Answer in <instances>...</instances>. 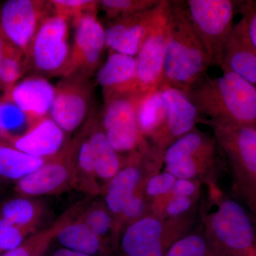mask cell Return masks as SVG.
Here are the masks:
<instances>
[{
  "label": "cell",
  "mask_w": 256,
  "mask_h": 256,
  "mask_svg": "<svg viewBox=\"0 0 256 256\" xmlns=\"http://www.w3.org/2000/svg\"><path fill=\"white\" fill-rule=\"evenodd\" d=\"M168 42L160 89L172 88L188 94L212 67L188 16L184 2L170 1Z\"/></svg>",
  "instance_id": "obj_1"
},
{
  "label": "cell",
  "mask_w": 256,
  "mask_h": 256,
  "mask_svg": "<svg viewBox=\"0 0 256 256\" xmlns=\"http://www.w3.org/2000/svg\"><path fill=\"white\" fill-rule=\"evenodd\" d=\"M202 117L235 126L256 128V87L240 76L206 75L186 94Z\"/></svg>",
  "instance_id": "obj_2"
},
{
  "label": "cell",
  "mask_w": 256,
  "mask_h": 256,
  "mask_svg": "<svg viewBox=\"0 0 256 256\" xmlns=\"http://www.w3.org/2000/svg\"><path fill=\"white\" fill-rule=\"evenodd\" d=\"M185 6L212 66L220 68L224 47L234 28L233 0H186Z\"/></svg>",
  "instance_id": "obj_3"
},
{
  "label": "cell",
  "mask_w": 256,
  "mask_h": 256,
  "mask_svg": "<svg viewBox=\"0 0 256 256\" xmlns=\"http://www.w3.org/2000/svg\"><path fill=\"white\" fill-rule=\"evenodd\" d=\"M207 235L234 256H252L256 234L250 216L238 202L226 198L206 222Z\"/></svg>",
  "instance_id": "obj_4"
},
{
  "label": "cell",
  "mask_w": 256,
  "mask_h": 256,
  "mask_svg": "<svg viewBox=\"0 0 256 256\" xmlns=\"http://www.w3.org/2000/svg\"><path fill=\"white\" fill-rule=\"evenodd\" d=\"M50 1L8 0L0 9V34L28 62L32 42L45 18L53 14Z\"/></svg>",
  "instance_id": "obj_5"
},
{
  "label": "cell",
  "mask_w": 256,
  "mask_h": 256,
  "mask_svg": "<svg viewBox=\"0 0 256 256\" xmlns=\"http://www.w3.org/2000/svg\"><path fill=\"white\" fill-rule=\"evenodd\" d=\"M142 96L128 94L105 101L101 127L117 152H136L146 146L138 124V108Z\"/></svg>",
  "instance_id": "obj_6"
},
{
  "label": "cell",
  "mask_w": 256,
  "mask_h": 256,
  "mask_svg": "<svg viewBox=\"0 0 256 256\" xmlns=\"http://www.w3.org/2000/svg\"><path fill=\"white\" fill-rule=\"evenodd\" d=\"M68 22V20L54 12L42 22L32 42L28 58L37 73L62 74L70 52Z\"/></svg>",
  "instance_id": "obj_7"
},
{
  "label": "cell",
  "mask_w": 256,
  "mask_h": 256,
  "mask_svg": "<svg viewBox=\"0 0 256 256\" xmlns=\"http://www.w3.org/2000/svg\"><path fill=\"white\" fill-rule=\"evenodd\" d=\"M72 24L75 28L73 46L60 76L64 78H88L100 63L106 48L105 28L96 12L82 14L73 20Z\"/></svg>",
  "instance_id": "obj_8"
},
{
  "label": "cell",
  "mask_w": 256,
  "mask_h": 256,
  "mask_svg": "<svg viewBox=\"0 0 256 256\" xmlns=\"http://www.w3.org/2000/svg\"><path fill=\"white\" fill-rule=\"evenodd\" d=\"M170 0H161L150 10L112 20L106 31V48L131 56H136L146 38L166 18Z\"/></svg>",
  "instance_id": "obj_9"
},
{
  "label": "cell",
  "mask_w": 256,
  "mask_h": 256,
  "mask_svg": "<svg viewBox=\"0 0 256 256\" xmlns=\"http://www.w3.org/2000/svg\"><path fill=\"white\" fill-rule=\"evenodd\" d=\"M76 138L66 143L56 156L15 182L18 194L34 197L53 194L73 186Z\"/></svg>",
  "instance_id": "obj_10"
},
{
  "label": "cell",
  "mask_w": 256,
  "mask_h": 256,
  "mask_svg": "<svg viewBox=\"0 0 256 256\" xmlns=\"http://www.w3.org/2000/svg\"><path fill=\"white\" fill-rule=\"evenodd\" d=\"M227 158L234 176L256 182V128L235 126L205 118Z\"/></svg>",
  "instance_id": "obj_11"
},
{
  "label": "cell",
  "mask_w": 256,
  "mask_h": 256,
  "mask_svg": "<svg viewBox=\"0 0 256 256\" xmlns=\"http://www.w3.org/2000/svg\"><path fill=\"white\" fill-rule=\"evenodd\" d=\"M160 90L164 102V119L150 139L154 148L164 153L173 142L194 129L196 124L204 122V118L183 92L172 88Z\"/></svg>",
  "instance_id": "obj_12"
},
{
  "label": "cell",
  "mask_w": 256,
  "mask_h": 256,
  "mask_svg": "<svg viewBox=\"0 0 256 256\" xmlns=\"http://www.w3.org/2000/svg\"><path fill=\"white\" fill-rule=\"evenodd\" d=\"M88 79L64 78L56 87L50 116L66 133L76 130L88 114L92 88Z\"/></svg>",
  "instance_id": "obj_13"
},
{
  "label": "cell",
  "mask_w": 256,
  "mask_h": 256,
  "mask_svg": "<svg viewBox=\"0 0 256 256\" xmlns=\"http://www.w3.org/2000/svg\"><path fill=\"white\" fill-rule=\"evenodd\" d=\"M168 14L141 46L136 56L137 94L146 96L160 89L168 42Z\"/></svg>",
  "instance_id": "obj_14"
},
{
  "label": "cell",
  "mask_w": 256,
  "mask_h": 256,
  "mask_svg": "<svg viewBox=\"0 0 256 256\" xmlns=\"http://www.w3.org/2000/svg\"><path fill=\"white\" fill-rule=\"evenodd\" d=\"M4 92L34 124L50 116L56 87L44 77L32 76L20 80Z\"/></svg>",
  "instance_id": "obj_15"
},
{
  "label": "cell",
  "mask_w": 256,
  "mask_h": 256,
  "mask_svg": "<svg viewBox=\"0 0 256 256\" xmlns=\"http://www.w3.org/2000/svg\"><path fill=\"white\" fill-rule=\"evenodd\" d=\"M220 68L223 72L237 74L256 85V46L242 18L234 25L226 44Z\"/></svg>",
  "instance_id": "obj_16"
},
{
  "label": "cell",
  "mask_w": 256,
  "mask_h": 256,
  "mask_svg": "<svg viewBox=\"0 0 256 256\" xmlns=\"http://www.w3.org/2000/svg\"><path fill=\"white\" fill-rule=\"evenodd\" d=\"M97 82L102 88L104 101L116 96L138 94L136 56L110 52L98 70Z\"/></svg>",
  "instance_id": "obj_17"
},
{
  "label": "cell",
  "mask_w": 256,
  "mask_h": 256,
  "mask_svg": "<svg viewBox=\"0 0 256 256\" xmlns=\"http://www.w3.org/2000/svg\"><path fill=\"white\" fill-rule=\"evenodd\" d=\"M164 225L156 217L142 216L130 223L121 237L124 256H164Z\"/></svg>",
  "instance_id": "obj_18"
},
{
  "label": "cell",
  "mask_w": 256,
  "mask_h": 256,
  "mask_svg": "<svg viewBox=\"0 0 256 256\" xmlns=\"http://www.w3.org/2000/svg\"><path fill=\"white\" fill-rule=\"evenodd\" d=\"M66 133L48 116L35 122L10 144L30 156L48 160L58 154L66 144Z\"/></svg>",
  "instance_id": "obj_19"
},
{
  "label": "cell",
  "mask_w": 256,
  "mask_h": 256,
  "mask_svg": "<svg viewBox=\"0 0 256 256\" xmlns=\"http://www.w3.org/2000/svg\"><path fill=\"white\" fill-rule=\"evenodd\" d=\"M141 152L132 153L131 162L122 166L118 172L107 182L104 191L105 205L114 217L119 218L124 208L140 193L142 171L138 163Z\"/></svg>",
  "instance_id": "obj_20"
},
{
  "label": "cell",
  "mask_w": 256,
  "mask_h": 256,
  "mask_svg": "<svg viewBox=\"0 0 256 256\" xmlns=\"http://www.w3.org/2000/svg\"><path fill=\"white\" fill-rule=\"evenodd\" d=\"M85 132L92 146L96 178L108 182L124 166L119 153L110 146L98 121L88 122Z\"/></svg>",
  "instance_id": "obj_21"
},
{
  "label": "cell",
  "mask_w": 256,
  "mask_h": 256,
  "mask_svg": "<svg viewBox=\"0 0 256 256\" xmlns=\"http://www.w3.org/2000/svg\"><path fill=\"white\" fill-rule=\"evenodd\" d=\"M218 149L214 136H208L195 128L165 150L162 162L166 164L186 158L214 156Z\"/></svg>",
  "instance_id": "obj_22"
},
{
  "label": "cell",
  "mask_w": 256,
  "mask_h": 256,
  "mask_svg": "<svg viewBox=\"0 0 256 256\" xmlns=\"http://www.w3.org/2000/svg\"><path fill=\"white\" fill-rule=\"evenodd\" d=\"M56 239L65 248L92 256H106L105 240L78 218L64 226Z\"/></svg>",
  "instance_id": "obj_23"
},
{
  "label": "cell",
  "mask_w": 256,
  "mask_h": 256,
  "mask_svg": "<svg viewBox=\"0 0 256 256\" xmlns=\"http://www.w3.org/2000/svg\"><path fill=\"white\" fill-rule=\"evenodd\" d=\"M42 207L32 197L18 194L0 203V218L34 234Z\"/></svg>",
  "instance_id": "obj_24"
},
{
  "label": "cell",
  "mask_w": 256,
  "mask_h": 256,
  "mask_svg": "<svg viewBox=\"0 0 256 256\" xmlns=\"http://www.w3.org/2000/svg\"><path fill=\"white\" fill-rule=\"evenodd\" d=\"M46 160L30 156L0 140V180L16 182L38 169Z\"/></svg>",
  "instance_id": "obj_25"
},
{
  "label": "cell",
  "mask_w": 256,
  "mask_h": 256,
  "mask_svg": "<svg viewBox=\"0 0 256 256\" xmlns=\"http://www.w3.org/2000/svg\"><path fill=\"white\" fill-rule=\"evenodd\" d=\"M78 210L79 207L76 206L67 210L50 227L32 234L20 247L0 256H43L52 242L56 240L58 232L73 220L74 214Z\"/></svg>",
  "instance_id": "obj_26"
},
{
  "label": "cell",
  "mask_w": 256,
  "mask_h": 256,
  "mask_svg": "<svg viewBox=\"0 0 256 256\" xmlns=\"http://www.w3.org/2000/svg\"><path fill=\"white\" fill-rule=\"evenodd\" d=\"M96 180L92 146L84 130L76 137L73 186L86 192L96 193L98 190Z\"/></svg>",
  "instance_id": "obj_27"
},
{
  "label": "cell",
  "mask_w": 256,
  "mask_h": 256,
  "mask_svg": "<svg viewBox=\"0 0 256 256\" xmlns=\"http://www.w3.org/2000/svg\"><path fill=\"white\" fill-rule=\"evenodd\" d=\"M32 126L26 114L4 92L0 98V140L10 144Z\"/></svg>",
  "instance_id": "obj_28"
},
{
  "label": "cell",
  "mask_w": 256,
  "mask_h": 256,
  "mask_svg": "<svg viewBox=\"0 0 256 256\" xmlns=\"http://www.w3.org/2000/svg\"><path fill=\"white\" fill-rule=\"evenodd\" d=\"M165 106L160 89L141 97L138 108V124L143 138H150L162 124Z\"/></svg>",
  "instance_id": "obj_29"
},
{
  "label": "cell",
  "mask_w": 256,
  "mask_h": 256,
  "mask_svg": "<svg viewBox=\"0 0 256 256\" xmlns=\"http://www.w3.org/2000/svg\"><path fill=\"white\" fill-rule=\"evenodd\" d=\"M160 2L161 0H102L99 3V9H102L107 18L112 21L150 10Z\"/></svg>",
  "instance_id": "obj_30"
},
{
  "label": "cell",
  "mask_w": 256,
  "mask_h": 256,
  "mask_svg": "<svg viewBox=\"0 0 256 256\" xmlns=\"http://www.w3.org/2000/svg\"><path fill=\"white\" fill-rule=\"evenodd\" d=\"M78 220L84 222L92 232L105 240L106 237L114 230V222L106 205L94 204L87 208Z\"/></svg>",
  "instance_id": "obj_31"
},
{
  "label": "cell",
  "mask_w": 256,
  "mask_h": 256,
  "mask_svg": "<svg viewBox=\"0 0 256 256\" xmlns=\"http://www.w3.org/2000/svg\"><path fill=\"white\" fill-rule=\"evenodd\" d=\"M210 245L200 234H190L176 240L165 256H208Z\"/></svg>",
  "instance_id": "obj_32"
},
{
  "label": "cell",
  "mask_w": 256,
  "mask_h": 256,
  "mask_svg": "<svg viewBox=\"0 0 256 256\" xmlns=\"http://www.w3.org/2000/svg\"><path fill=\"white\" fill-rule=\"evenodd\" d=\"M54 12L73 21L82 14L97 12L100 1L94 0H52L50 1Z\"/></svg>",
  "instance_id": "obj_33"
},
{
  "label": "cell",
  "mask_w": 256,
  "mask_h": 256,
  "mask_svg": "<svg viewBox=\"0 0 256 256\" xmlns=\"http://www.w3.org/2000/svg\"><path fill=\"white\" fill-rule=\"evenodd\" d=\"M32 234L0 218V256L20 247Z\"/></svg>",
  "instance_id": "obj_34"
},
{
  "label": "cell",
  "mask_w": 256,
  "mask_h": 256,
  "mask_svg": "<svg viewBox=\"0 0 256 256\" xmlns=\"http://www.w3.org/2000/svg\"><path fill=\"white\" fill-rule=\"evenodd\" d=\"M176 180L175 176L166 171L152 175L144 183V192L146 196L151 198H158L170 194L172 191Z\"/></svg>",
  "instance_id": "obj_35"
},
{
  "label": "cell",
  "mask_w": 256,
  "mask_h": 256,
  "mask_svg": "<svg viewBox=\"0 0 256 256\" xmlns=\"http://www.w3.org/2000/svg\"><path fill=\"white\" fill-rule=\"evenodd\" d=\"M236 13L242 15L246 24L249 36L256 46V0L236 1Z\"/></svg>",
  "instance_id": "obj_36"
},
{
  "label": "cell",
  "mask_w": 256,
  "mask_h": 256,
  "mask_svg": "<svg viewBox=\"0 0 256 256\" xmlns=\"http://www.w3.org/2000/svg\"><path fill=\"white\" fill-rule=\"evenodd\" d=\"M192 197L173 196L168 200L165 205V212L172 217L184 214L192 206Z\"/></svg>",
  "instance_id": "obj_37"
},
{
  "label": "cell",
  "mask_w": 256,
  "mask_h": 256,
  "mask_svg": "<svg viewBox=\"0 0 256 256\" xmlns=\"http://www.w3.org/2000/svg\"><path fill=\"white\" fill-rule=\"evenodd\" d=\"M196 190L197 186L194 180L176 178L171 194L173 196L192 197Z\"/></svg>",
  "instance_id": "obj_38"
},
{
  "label": "cell",
  "mask_w": 256,
  "mask_h": 256,
  "mask_svg": "<svg viewBox=\"0 0 256 256\" xmlns=\"http://www.w3.org/2000/svg\"><path fill=\"white\" fill-rule=\"evenodd\" d=\"M20 52L0 34V70L12 56Z\"/></svg>",
  "instance_id": "obj_39"
},
{
  "label": "cell",
  "mask_w": 256,
  "mask_h": 256,
  "mask_svg": "<svg viewBox=\"0 0 256 256\" xmlns=\"http://www.w3.org/2000/svg\"><path fill=\"white\" fill-rule=\"evenodd\" d=\"M50 256H92L88 255V254H82L70 249L65 248H60V249L56 250Z\"/></svg>",
  "instance_id": "obj_40"
},
{
  "label": "cell",
  "mask_w": 256,
  "mask_h": 256,
  "mask_svg": "<svg viewBox=\"0 0 256 256\" xmlns=\"http://www.w3.org/2000/svg\"></svg>",
  "instance_id": "obj_41"
}]
</instances>
